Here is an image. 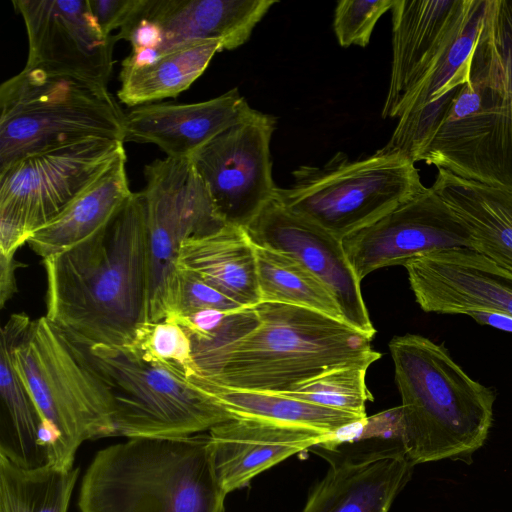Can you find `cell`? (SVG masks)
<instances>
[{
  "label": "cell",
  "instance_id": "cell-22",
  "mask_svg": "<svg viewBox=\"0 0 512 512\" xmlns=\"http://www.w3.org/2000/svg\"><path fill=\"white\" fill-rule=\"evenodd\" d=\"M31 321L25 313L12 314L1 328L0 342V455L26 469L48 463L44 422L14 359Z\"/></svg>",
  "mask_w": 512,
  "mask_h": 512
},
{
  "label": "cell",
  "instance_id": "cell-31",
  "mask_svg": "<svg viewBox=\"0 0 512 512\" xmlns=\"http://www.w3.org/2000/svg\"><path fill=\"white\" fill-rule=\"evenodd\" d=\"M122 350L146 362L170 365L190 379L197 376L190 338L184 328L172 320L141 323L130 345Z\"/></svg>",
  "mask_w": 512,
  "mask_h": 512
},
{
  "label": "cell",
  "instance_id": "cell-11",
  "mask_svg": "<svg viewBox=\"0 0 512 512\" xmlns=\"http://www.w3.org/2000/svg\"><path fill=\"white\" fill-rule=\"evenodd\" d=\"M144 176L146 186L141 192L147 226L145 322H159L166 318V289L183 243L217 232L228 223L189 158L156 159L145 166Z\"/></svg>",
  "mask_w": 512,
  "mask_h": 512
},
{
  "label": "cell",
  "instance_id": "cell-5",
  "mask_svg": "<svg viewBox=\"0 0 512 512\" xmlns=\"http://www.w3.org/2000/svg\"><path fill=\"white\" fill-rule=\"evenodd\" d=\"M208 432L130 438L99 450L79 492L80 512H224Z\"/></svg>",
  "mask_w": 512,
  "mask_h": 512
},
{
  "label": "cell",
  "instance_id": "cell-25",
  "mask_svg": "<svg viewBox=\"0 0 512 512\" xmlns=\"http://www.w3.org/2000/svg\"><path fill=\"white\" fill-rule=\"evenodd\" d=\"M126 160L123 152L61 214L31 235L29 247L44 259L76 246L104 227L132 194Z\"/></svg>",
  "mask_w": 512,
  "mask_h": 512
},
{
  "label": "cell",
  "instance_id": "cell-1",
  "mask_svg": "<svg viewBox=\"0 0 512 512\" xmlns=\"http://www.w3.org/2000/svg\"><path fill=\"white\" fill-rule=\"evenodd\" d=\"M46 314L86 347L125 349L145 322L147 226L142 192L76 246L42 259Z\"/></svg>",
  "mask_w": 512,
  "mask_h": 512
},
{
  "label": "cell",
  "instance_id": "cell-8",
  "mask_svg": "<svg viewBox=\"0 0 512 512\" xmlns=\"http://www.w3.org/2000/svg\"><path fill=\"white\" fill-rule=\"evenodd\" d=\"M415 164L384 147L357 160L339 152L323 166L298 167L275 198L343 240L426 188Z\"/></svg>",
  "mask_w": 512,
  "mask_h": 512
},
{
  "label": "cell",
  "instance_id": "cell-32",
  "mask_svg": "<svg viewBox=\"0 0 512 512\" xmlns=\"http://www.w3.org/2000/svg\"><path fill=\"white\" fill-rule=\"evenodd\" d=\"M242 308L245 307L192 272L177 267L166 289V318L186 317L206 310L237 311Z\"/></svg>",
  "mask_w": 512,
  "mask_h": 512
},
{
  "label": "cell",
  "instance_id": "cell-14",
  "mask_svg": "<svg viewBox=\"0 0 512 512\" xmlns=\"http://www.w3.org/2000/svg\"><path fill=\"white\" fill-rule=\"evenodd\" d=\"M28 38L26 65L69 72L107 85L114 65L108 36L89 0H13Z\"/></svg>",
  "mask_w": 512,
  "mask_h": 512
},
{
  "label": "cell",
  "instance_id": "cell-15",
  "mask_svg": "<svg viewBox=\"0 0 512 512\" xmlns=\"http://www.w3.org/2000/svg\"><path fill=\"white\" fill-rule=\"evenodd\" d=\"M256 245L287 254L320 279L337 301L346 323L370 337L376 330L358 280L338 239L318 224L272 199L245 228Z\"/></svg>",
  "mask_w": 512,
  "mask_h": 512
},
{
  "label": "cell",
  "instance_id": "cell-29",
  "mask_svg": "<svg viewBox=\"0 0 512 512\" xmlns=\"http://www.w3.org/2000/svg\"><path fill=\"white\" fill-rule=\"evenodd\" d=\"M79 468L26 469L0 455V512H68Z\"/></svg>",
  "mask_w": 512,
  "mask_h": 512
},
{
  "label": "cell",
  "instance_id": "cell-28",
  "mask_svg": "<svg viewBox=\"0 0 512 512\" xmlns=\"http://www.w3.org/2000/svg\"><path fill=\"white\" fill-rule=\"evenodd\" d=\"M255 254L260 302L304 307L344 320L329 289L296 259L256 245Z\"/></svg>",
  "mask_w": 512,
  "mask_h": 512
},
{
  "label": "cell",
  "instance_id": "cell-2",
  "mask_svg": "<svg viewBox=\"0 0 512 512\" xmlns=\"http://www.w3.org/2000/svg\"><path fill=\"white\" fill-rule=\"evenodd\" d=\"M419 161L512 192V0H485L464 78Z\"/></svg>",
  "mask_w": 512,
  "mask_h": 512
},
{
  "label": "cell",
  "instance_id": "cell-23",
  "mask_svg": "<svg viewBox=\"0 0 512 512\" xmlns=\"http://www.w3.org/2000/svg\"><path fill=\"white\" fill-rule=\"evenodd\" d=\"M431 188L468 229L472 250L512 273V192L442 168Z\"/></svg>",
  "mask_w": 512,
  "mask_h": 512
},
{
  "label": "cell",
  "instance_id": "cell-34",
  "mask_svg": "<svg viewBox=\"0 0 512 512\" xmlns=\"http://www.w3.org/2000/svg\"><path fill=\"white\" fill-rule=\"evenodd\" d=\"M141 0H89L91 10L103 32L111 36L135 14Z\"/></svg>",
  "mask_w": 512,
  "mask_h": 512
},
{
  "label": "cell",
  "instance_id": "cell-10",
  "mask_svg": "<svg viewBox=\"0 0 512 512\" xmlns=\"http://www.w3.org/2000/svg\"><path fill=\"white\" fill-rule=\"evenodd\" d=\"M123 143L89 137L28 154L0 170V253L15 256L125 152Z\"/></svg>",
  "mask_w": 512,
  "mask_h": 512
},
{
  "label": "cell",
  "instance_id": "cell-33",
  "mask_svg": "<svg viewBox=\"0 0 512 512\" xmlns=\"http://www.w3.org/2000/svg\"><path fill=\"white\" fill-rule=\"evenodd\" d=\"M394 0H342L334 11L333 29L342 47H366L378 20Z\"/></svg>",
  "mask_w": 512,
  "mask_h": 512
},
{
  "label": "cell",
  "instance_id": "cell-20",
  "mask_svg": "<svg viewBox=\"0 0 512 512\" xmlns=\"http://www.w3.org/2000/svg\"><path fill=\"white\" fill-rule=\"evenodd\" d=\"M208 434L216 476L226 494L290 456L335 438L309 428L241 417L211 428Z\"/></svg>",
  "mask_w": 512,
  "mask_h": 512
},
{
  "label": "cell",
  "instance_id": "cell-35",
  "mask_svg": "<svg viewBox=\"0 0 512 512\" xmlns=\"http://www.w3.org/2000/svg\"><path fill=\"white\" fill-rule=\"evenodd\" d=\"M16 260L13 255L0 253V306L4 308L5 303L16 291Z\"/></svg>",
  "mask_w": 512,
  "mask_h": 512
},
{
  "label": "cell",
  "instance_id": "cell-18",
  "mask_svg": "<svg viewBox=\"0 0 512 512\" xmlns=\"http://www.w3.org/2000/svg\"><path fill=\"white\" fill-rule=\"evenodd\" d=\"M275 0H141L137 15L154 23L160 44L155 52H131L137 65L175 47L218 41L233 50L250 38Z\"/></svg>",
  "mask_w": 512,
  "mask_h": 512
},
{
  "label": "cell",
  "instance_id": "cell-13",
  "mask_svg": "<svg viewBox=\"0 0 512 512\" xmlns=\"http://www.w3.org/2000/svg\"><path fill=\"white\" fill-rule=\"evenodd\" d=\"M342 244L360 282L377 269L415 257L472 250L468 229L431 187L348 235Z\"/></svg>",
  "mask_w": 512,
  "mask_h": 512
},
{
  "label": "cell",
  "instance_id": "cell-16",
  "mask_svg": "<svg viewBox=\"0 0 512 512\" xmlns=\"http://www.w3.org/2000/svg\"><path fill=\"white\" fill-rule=\"evenodd\" d=\"M403 266L425 312L466 315L484 310L512 316V273L474 250L427 254Z\"/></svg>",
  "mask_w": 512,
  "mask_h": 512
},
{
  "label": "cell",
  "instance_id": "cell-17",
  "mask_svg": "<svg viewBox=\"0 0 512 512\" xmlns=\"http://www.w3.org/2000/svg\"><path fill=\"white\" fill-rule=\"evenodd\" d=\"M480 0H394L392 65L383 118L447 50Z\"/></svg>",
  "mask_w": 512,
  "mask_h": 512
},
{
  "label": "cell",
  "instance_id": "cell-12",
  "mask_svg": "<svg viewBox=\"0 0 512 512\" xmlns=\"http://www.w3.org/2000/svg\"><path fill=\"white\" fill-rule=\"evenodd\" d=\"M275 128L272 115L256 111L189 158L230 225L245 229L275 198L270 154Z\"/></svg>",
  "mask_w": 512,
  "mask_h": 512
},
{
  "label": "cell",
  "instance_id": "cell-7",
  "mask_svg": "<svg viewBox=\"0 0 512 512\" xmlns=\"http://www.w3.org/2000/svg\"><path fill=\"white\" fill-rule=\"evenodd\" d=\"M124 122L106 84L25 65L0 86V170L28 154L89 137L124 142Z\"/></svg>",
  "mask_w": 512,
  "mask_h": 512
},
{
  "label": "cell",
  "instance_id": "cell-19",
  "mask_svg": "<svg viewBox=\"0 0 512 512\" xmlns=\"http://www.w3.org/2000/svg\"><path fill=\"white\" fill-rule=\"evenodd\" d=\"M256 111L237 88L202 102L139 105L125 113L124 142L151 143L167 157L190 158L216 136L248 120Z\"/></svg>",
  "mask_w": 512,
  "mask_h": 512
},
{
  "label": "cell",
  "instance_id": "cell-24",
  "mask_svg": "<svg viewBox=\"0 0 512 512\" xmlns=\"http://www.w3.org/2000/svg\"><path fill=\"white\" fill-rule=\"evenodd\" d=\"M176 267L192 272L245 308L260 303L255 245L243 228L228 224L188 239L179 250Z\"/></svg>",
  "mask_w": 512,
  "mask_h": 512
},
{
  "label": "cell",
  "instance_id": "cell-21",
  "mask_svg": "<svg viewBox=\"0 0 512 512\" xmlns=\"http://www.w3.org/2000/svg\"><path fill=\"white\" fill-rule=\"evenodd\" d=\"M414 466L401 446L333 462L302 512H388Z\"/></svg>",
  "mask_w": 512,
  "mask_h": 512
},
{
  "label": "cell",
  "instance_id": "cell-30",
  "mask_svg": "<svg viewBox=\"0 0 512 512\" xmlns=\"http://www.w3.org/2000/svg\"><path fill=\"white\" fill-rule=\"evenodd\" d=\"M367 369L356 365L332 368L279 394L366 417V403L373 400L365 381Z\"/></svg>",
  "mask_w": 512,
  "mask_h": 512
},
{
  "label": "cell",
  "instance_id": "cell-26",
  "mask_svg": "<svg viewBox=\"0 0 512 512\" xmlns=\"http://www.w3.org/2000/svg\"><path fill=\"white\" fill-rule=\"evenodd\" d=\"M218 41L193 42L172 48L138 66L122 65L117 96L130 107L174 97L187 90L222 51Z\"/></svg>",
  "mask_w": 512,
  "mask_h": 512
},
{
  "label": "cell",
  "instance_id": "cell-4",
  "mask_svg": "<svg viewBox=\"0 0 512 512\" xmlns=\"http://www.w3.org/2000/svg\"><path fill=\"white\" fill-rule=\"evenodd\" d=\"M401 396L403 449L414 464L443 459L471 462L486 442L495 394L472 379L441 344L418 334L389 342Z\"/></svg>",
  "mask_w": 512,
  "mask_h": 512
},
{
  "label": "cell",
  "instance_id": "cell-27",
  "mask_svg": "<svg viewBox=\"0 0 512 512\" xmlns=\"http://www.w3.org/2000/svg\"><path fill=\"white\" fill-rule=\"evenodd\" d=\"M196 384L216 398L236 418H251L309 428L337 435L366 420L360 415L315 405L279 393L220 387L195 376Z\"/></svg>",
  "mask_w": 512,
  "mask_h": 512
},
{
  "label": "cell",
  "instance_id": "cell-9",
  "mask_svg": "<svg viewBox=\"0 0 512 512\" xmlns=\"http://www.w3.org/2000/svg\"><path fill=\"white\" fill-rule=\"evenodd\" d=\"M116 404V436L179 438L236 418L180 370L146 362L122 349L88 348Z\"/></svg>",
  "mask_w": 512,
  "mask_h": 512
},
{
  "label": "cell",
  "instance_id": "cell-36",
  "mask_svg": "<svg viewBox=\"0 0 512 512\" xmlns=\"http://www.w3.org/2000/svg\"><path fill=\"white\" fill-rule=\"evenodd\" d=\"M482 325L512 333V316L496 311H471L466 314Z\"/></svg>",
  "mask_w": 512,
  "mask_h": 512
},
{
  "label": "cell",
  "instance_id": "cell-6",
  "mask_svg": "<svg viewBox=\"0 0 512 512\" xmlns=\"http://www.w3.org/2000/svg\"><path fill=\"white\" fill-rule=\"evenodd\" d=\"M14 359L44 422L48 464L71 470L85 441L116 436L117 409L104 374L89 349L47 317L31 321Z\"/></svg>",
  "mask_w": 512,
  "mask_h": 512
},
{
  "label": "cell",
  "instance_id": "cell-3",
  "mask_svg": "<svg viewBox=\"0 0 512 512\" xmlns=\"http://www.w3.org/2000/svg\"><path fill=\"white\" fill-rule=\"evenodd\" d=\"M259 324L214 351L193 357L197 376L211 384L279 393L341 366L369 367L381 354L359 329L304 307L260 302Z\"/></svg>",
  "mask_w": 512,
  "mask_h": 512
}]
</instances>
